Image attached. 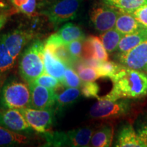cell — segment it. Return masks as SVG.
<instances>
[{
  "label": "cell",
  "instance_id": "cell-1",
  "mask_svg": "<svg viewBox=\"0 0 147 147\" xmlns=\"http://www.w3.org/2000/svg\"><path fill=\"white\" fill-rule=\"evenodd\" d=\"M110 80L113 86L107 95L100 98L110 100L139 98L147 95V74L123 65Z\"/></svg>",
  "mask_w": 147,
  "mask_h": 147
},
{
  "label": "cell",
  "instance_id": "cell-2",
  "mask_svg": "<svg viewBox=\"0 0 147 147\" xmlns=\"http://www.w3.org/2000/svg\"><path fill=\"white\" fill-rule=\"evenodd\" d=\"M45 45L39 39H34L22 53L18 62V72L24 81L29 84L45 72Z\"/></svg>",
  "mask_w": 147,
  "mask_h": 147
},
{
  "label": "cell",
  "instance_id": "cell-3",
  "mask_svg": "<svg viewBox=\"0 0 147 147\" xmlns=\"http://www.w3.org/2000/svg\"><path fill=\"white\" fill-rule=\"evenodd\" d=\"M29 84L15 76L6 78L0 92V108L21 109L30 108Z\"/></svg>",
  "mask_w": 147,
  "mask_h": 147
},
{
  "label": "cell",
  "instance_id": "cell-4",
  "mask_svg": "<svg viewBox=\"0 0 147 147\" xmlns=\"http://www.w3.org/2000/svg\"><path fill=\"white\" fill-rule=\"evenodd\" d=\"M94 132L91 127L74 129L67 131H51L43 134L45 146H89Z\"/></svg>",
  "mask_w": 147,
  "mask_h": 147
},
{
  "label": "cell",
  "instance_id": "cell-5",
  "mask_svg": "<svg viewBox=\"0 0 147 147\" xmlns=\"http://www.w3.org/2000/svg\"><path fill=\"white\" fill-rule=\"evenodd\" d=\"M89 110V116L92 119L110 120L125 117L129 115L131 104L129 99L123 98L110 100L99 97Z\"/></svg>",
  "mask_w": 147,
  "mask_h": 147
},
{
  "label": "cell",
  "instance_id": "cell-6",
  "mask_svg": "<svg viewBox=\"0 0 147 147\" xmlns=\"http://www.w3.org/2000/svg\"><path fill=\"white\" fill-rule=\"evenodd\" d=\"M82 0H60L42 12L49 21L56 27L76 18Z\"/></svg>",
  "mask_w": 147,
  "mask_h": 147
},
{
  "label": "cell",
  "instance_id": "cell-7",
  "mask_svg": "<svg viewBox=\"0 0 147 147\" xmlns=\"http://www.w3.org/2000/svg\"><path fill=\"white\" fill-rule=\"evenodd\" d=\"M18 110L34 131L42 134L51 131L56 113L54 107L47 109L23 108Z\"/></svg>",
  "mask_w": 147,
  "mask_h": 147
},
{
  "label": "cell",
  "instance_id": "cell-8",
  "mask_svg": "<svg viewBox=\"0 0 147 147\" xmlns=\"http://www.w3.org/2000/svg\"><path fill=\"white\" fill-rule=\"evenodd\" d=\"M120 11L106 3L93 5L89 12V18L95 30L103 33L115 27Z\"/></svg>",
  "mask_w": 147,
  "mask_h": 147
},
{
  "label": "cell",
  "instance_id": "cell-9",
  "mask_svg": "<svg viewBox=\"0 0 147 147\" xmlns=\"http://www.w3.org/2000/svg\"><path fill=\"white\" fill-rule=\"evenodd\" d=\"M36 36V33L32 29L18 27L0 37L12 57L16 60L24 47L31 40H34Z\"/></svg>",
  "mask_w": 147,
  "mask_h": 147
},
{
  "label": "cell",
  "instance_id": "cell-10",
  "mask_svg": "<svg viewBox=\"0 0 147 147\" xmlns=\"http://www.w3.org/2000/svg\"><path fill=\"white\" fill-rule=\"evenodd\" d=\"M119 63L125 67L138 70H146L147 67V39L125 53H117Z\"/></svg>",
  "mask_w": 147,
  "mask_h": 147
},
{
  "label": "cell",
  "instance_id": "cell-11",
  "mask_svg": "<svg viewBox=\"0 0 147 147\" xmlns=\"http://www.w3.org/2000/svg\"><path fill=\"white\" fill-rule=\"evenodd\" d=\"M0 125L19 134L32 133L33 129L18 109L0 108Z\"/></svg>",
  "mask_w": 147,
  "mask_h": 147
},
{
  "label": "cell",
  "instance_id": "cell-12",
  "mask_svg": "<svg viewBox=\"0 0 147 147\" xmlns=\"http://www.w3.org/2000/svg\"><path fill=\"white\" fill-rule=\"evenodd\" d=\"M30 89V108L35 109H47L54 107L56 102L55 90L31 82L29 84Z\"/></svg>",
  "mask_w": 147,
  "mask_h": 147
},
{
  "label": "cell",
  "instance_id": "cell-13",
  "mask_svg": "<svg viewBox=\"0 0 147 147\" xmlns=\"http://www.w3.org/2000/svg\"><path fill=\"white\" fill-rule=\"evenodd\" d=\"M82 29L71 23L65 24L47 38L45 45H67L69 42L76 40L85 39Z\"/></svg>",
  "mask_w": 147,
  "mask_h": 147
},
{
  "label": "cell",
  "instance_id": "cell-14",
  "mask_svg": "<svg viewBox=\"0 0 147 147\" xmlns=\"http://www.w3.org/2000/svg\"><path fill=\"white\" fill-rule=\"evenodd\" d=\"M99 37L91 36L85 38L83 43L82 59H96L102 61L108 60V54Z\"/></svg>",
  "mask_w": 147,
  "mask_h": 147
},
{
  "label": "cell",
  "instance_id": "cell-15",
  "mask_svg": "<svg viewBox=\"0 0 147 147\" xmlns=\"http://www.w3.org/2000/svg\"><path fill=\"white\" fill-rule=\"evenodd\" d=\"M56 93V102L55 104V113H62L65 108L72 105L79 100L82 95L78 88L67 87V89Z\"/></svg>",
  "mask_w": 147,
  "mask_h": 147
},
{
  "label": "cell",
  "instance_id": "cell-16",
  "mask_svg": "<svg viewBox=\"0 0 147 147\" xmlns=\"http://www.w3.org/2000/svg\"><path fill=\"white\" fill-rule=\"evenodd\" d=\"M44 61L45 73L55 77L61 82L67 65L46 48L45 49Z\"/></svg>",
  "mask_w": 147,
  "mask_h": 147
},
{
  "label": "cell",
  "instance_id": "cell-17",
  "mask_svg": "<svg viewBox=\"0 0 147 147\" xmlns=\"http://www.w3.org/2000/svg\"><path fill=\"white\" fill-rule=\"evenodd\" d=\"M116 146L144 147V144L131 124L125 125L121 129L117 136Z\"/></svg>",
  "mask_w": 147,
  "mask_h": 147
},
{
  "label": "cell",
  "instance_id": "cell-18",
  "mask_svg": "<svg viewBox=\"0 0 147 147\" xmlns=\"http://www.w3.org/2000/svg\"><path fill=\"white\" fill-rule=\"evenodd\" d=\"M114 127L111 123L102 124L93 132L91 139V146L108 147L113 143Z\"/></svg>",
  "mask_w": 147,
  "mask_h": 147
},
{
  "label": "cell",
  "instance_id": "cell-19",
  "mask_svg": "<svg viewBox=\"0 0 147 147\" xmlns=\"http://www.w3.org/2000/svg\"><path fill=\"white\" fill-rule=\"evenodd\" d=\"M115 27L123 36L136 32L140 29L144 28L133 14L121 12L117 18Z\"/></svg>",
  "mask_w": 147,
  "mask_h": 147
},
{
  "label": "cell",
  "instance_id": "cell-20",
  "mask_svg": "<svg viewBox=\"0 0 147 147\" xmlns=\"http://www.w3.org/2000/svg\"><path fill=\"white\" fill-rule=\"evenodd\" d=\"M147 39V29L143 28L136 32L124 35L117 49V53H125Z\"/></svg>",
  "mask_w": 147,
  "mask_h": 147
},
{
  "label": "cell",
  "instance_id": "cell-21",
  "mask_svg": "<svg viewBox=\"0 0 147 147\" xmlns=\"http://www.w3.org/2000/svg\"><path fill=\"white\" fill-rule=\"evenodd\" d=\"M28 142L29 138L25 135L0 125V146H18Z\"/></svg>",
  "mask_w": 147,
  "mask_h": 147
},
{
  "label": "cell",
  "instance_id": "cell-22",
  "mask_svg": "<svg viewBox=\"0 0 147 147\" xmlns=\"http://www.w3.org/2000/svg\"><path fill=\"white\" fill-rule=\"evenodd\" d=\"M102 1L121 12L130 14L147 4V0H102Z\"/></svg>",
  "mask_w": 147,
  "mask_h": 147
},
{
  "label": "cell",
  "instance_id": "cell-23",
  "mask_svg": "<svg viewBox=\"0 0 147 147\" xmlns=\"http://www.w3.org/2000/svg\"><path fill=\"white\" fill-rule=\"evenodd\" d=\"M123 35L121 34L115 28L103 32L99 38L108 53L117 51L118 45Z\"/></svg>",
  "mask_w": 147,
  "mask_h": 147
},
{
  "label": "cell",
  "instance_id": "cell-24",
  "mask_svg": "<svg viewBox=\"0 0 147 147\" xmlns=\"http://www.w3.org/2000/svg\"><path fill=\"white\" fill-rule=\"evenodd\" d=\"M46 49H49L55 57L59 59L67 65L70 67L76 61L69 54L66 45H45Z\"/></svg>",
  "mask_w": 147,
  "mask_h": 147
},
{
  "label": "cell",
  "instance_id": "cell-25",
  "mask_svg": "<svg viewBox=\"0 0 147 147\" xmlns=\"http://www.w3.org/2000/svg\"><path fill=\"white\" fill-rule=\"evenodd\" d=\"M123 67L121 64L116 63L110 61H101L97 66L96 71L100 78H108L111 79Z\"/></svg>",
  "mask_w": 147,
  "mask_h": 147
},
{
  "label": "cell",
  "instance_id": "cell-26",
  "mask_svg": "<svg viewBox=\"0 0 147 147\" xmlns=\"http://www.w3.org/2000/svg\"><path fill=\"white\" fill-rule=\"evenodd\" d=\"M16 60L12 57L0 37V72H8L13 68Z\"/></svg>",
  "mask_w": 147,
  "mask_h": 147
},
{
  "label": "cell",
  "instance_id": "cell-27",
  "mask_svg": "<svg viewBox=\"0 0 147 147\" xmlns=\"http://www.w3.org/2000/svg\"><path fill=\"white\" fill-rule=\"evenodd\" d=\"M10 1L18 12L29 16L36 12L37 0H10Z\"/></svg>",
  "mask_w": 147,
  "mask_h": 147
},
{
  "label": "cell",
  "instance_id": "cell-28",
  "mask_svg": "<svg viewBox=\"0 0 147 147\" xmlns=\"http://www.w3.org/2000/svg\"><path fill=\"white\" fill-rule=\"evenodd\" d=\"M76 71L82 82L95 81L100 78L96 69L85 65L82 61L77 65Z\"/></svg>",
  "mask_w": 147,
  "mask_h": 147
},
{
  "label": "cell",
  "instance_id": "cell-29",
  "mask_svg": "<svg viewBox=\"0 0 147 147\" xmlns=\"http://www.w3.org/2000/svg\"><path fill=\"white\" fill-rule=\"evenodd\" d=\"M65 87L78 88L81 87L82 81L78 74L70 67H67L64 74L62 81L61 82Z\"/></svg>",
  "mask_w": 147,
  "mask_h": 147
},
{
  "label": "cell",
  "instance_id": "cell-30",
  "mask_svg": "<svg viewBox=\"0 0 147 147\" xmlns=\"http://www.w3.org/2000/svg\"><path fill=\"white\" fill-rule=\"evenodd\" d=\"M32 82L44 86V87L53 90H55L61 84V82L59 79L45 72L40 75V76H38Z\"/></svg>",
  "mask_w": 147,
  "mask_h": 147
},
{
  "label": "cell",
  "instance_id": "cell-31",
  "mask_svg": "<svg viewBox=\"0 0 147 147\" xmlns=\"http://www.w3.org/2000/svg\"><path fill=\"white\" fill-rule=\"evenodd\" d=\"M82 95L87 98L94 97L98 99L99 91H100V87L98 84L95 82V81H88L82 82L81 87H80Z\"/></svg>",
  "mask_w": 147,
  "mask_h": 147
},
{
  "label": "cell",
  "instance_id": "cell-32",
  "mask_svg": "<svg viewBox=\"0 0 147 147\" xmlns=\"http://www.w3.org/2000/svg\"><path fill=\"white\" fill-rule=\"evenodd\" d=\"M84 40V39L76 40L66 45L69 54L76 61L80 58H82Z\"/></svg>",
  "mask_w": 147,
  "mask_h": 147
},
{
  "label": "cell",
  "instance_id": "cell-33",
  "mask_svg": "<svg viewBox=\"0 0 147 147\" xmlns=\"http://www.w3.org/2000/svg\"><path fill=\"white\" fill-rule=\"evenodd\" d=\"M134 17L138 21L142 26L147 29V4L138 9L132 13Z\"/></svg>",
  "mask_w": 147,
  "mask_h": 147
},
{
  "label": "cell",
  "instance_id": "cell-34",
  "mask_svg": "<svg viewBox=\"0 0 147 147\" xmlns=\"http://www.w3.org/2000/svg\"><path fill=\"white\" fill-rule=\"evenodd\" d=\"M138 135L144 146H147V123L143 124L138 130Z\"/></svg>",
  "mask_w": 147,
  "mask_h": 147
},
{
  "label": "cell",
  "instance_id": "cell-35",
  "mask_svg": "<svg viewBox=\"0 0 147 147\" xmlns=\"http://www.w3.org/2000/svg\"><path fill=\"white\" fill-rule=\"evenodd\" d=\"M9 16H10L9 12L5 10H0V30L5 26L8 21Z\"/></svg>",
  "mask_w": 147,
  "mask_h": 147
},
{
  "label": "cell",
  "instance_id": "cell-36",
  "mask_svg": "<svg viewBox=\"0 0 147 147\" xmlns=\"http://www.w3.org/2000/svg\"><path fill=\"white\" fill-rule=\"evenodd\" d=\"M8 72H0V92H1V88H2L3 84L7 78Z\"/></svg>",
  "mask_w": 147,
  "mask_h": 147
},
{
  "label": "cell",
  "instance_id": "cell-37",
  "mask_svg": "<svg viewBox=\"0 0 147 147\" xmlns=\"http://www.w3.org/2000/svg\"><path fill=\"white\" fill-rule=\"evenodd\" d=\"M146 71H147V67H146Z\"/></svg>",
  "mask_w": 147,
  "mask_h": 147
}]
</instances>
